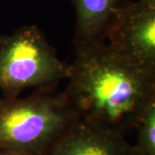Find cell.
Instances as JSON below:
<instances>
[{
	"label": "cell",
	"mask_w": 155,
	"mask_h": 155,
	"mask_svg": "<svg viewBox=\"0 0 155 155\" xmlns=\"http://www.w3.org/2000/svg\"><path fill=\"white\" fill-rule=\"evenodd\" d=\"M0 155H20L15 153H11V152H8V151H2L0 150Z\"/></svg>",
	"instance_id": "cell-8"
},
{
	"label": "cell",
	"mask_w": 155,
	"mask_h": 155,
	"mask_svg": "<svg viewBox=\"0 0 155 155\" xmlns=\"http://www.w3.org/2000/svg\"><path fill=\"white\" fill-rule=\"evenodd\" d=\"M134 128L137 129V142L134 145L136 155H155V100L140 114Z\"/></svg>",
	"instance_id": "cell-7"
},
{
	"label": "cell",
	"mask_w": 155,
	"mask_h": 155,
	"mask_svg": "<svg viewBox=\"0 0 155 155\" xmlns=\"http://www.w3.org/2000/svg\"><path fill=\"white\" fill-rule=\"evenodd\" d=\"M64 91L80 120L124 134L155 100V69L137 65L106 42L75 51Z\"/></svg>",
	"instance_id": "cell-1"
},
{
	"label": "cell",
	"mask_w": 155,
	"mask_h": 155,
	"mask_svg": "<svg viewBox=\"0 0 155 155\" xmlns=\"http://www.w3.org/2000/svg\"><path fill=\"white\" fill-rule=\"evenodd\" d=\"M69 73L70 65L58 58L36 25H26L0 37V91L4 97H18L28 88L54 89Z\"/></svg>",
	"instance_id": "cell-3"
},
{
	"label": "cell",
	"mask_w": 155,
	"mask_h": 155,
	"mask_svg": "<svg viewBox=\"0 0 155 155\" xmlns=\"http://www.w3.org/2000/svg\"><path fill=\"white\" fill-rule=\"evenodd\" d=\"M106 40L128 61L155 69V1L125 0L114 12Z\"/></svg>",
	"instance_id": "cell-4"
},
{
	"label": "cell",
	"mask_w": 155,
	"mask_h": 155,
	"mask_svg": "<svg viewBox=\"0 0 155 155\" xmlns=\"http://www.w3.org/2000/svg\"><path fill=\"white\" fill-rule=\"evenodd\" d=\"M64 91L36 90L26 97L0 98V150L50 155L78 120Z\"/></svg>",
	"instance_id": "cell-2"
},
{
	"label": "cell",
	"mask_w": 155,
	"mask_h": 155,
	"mask_svg": "<svg viewBox=\"0 0 155 155\" xmlns=\"http://www.w3.org/2000/svg\"><path fill=\"white\" fill-rule=\"evenodd\" d=\"M152 1H155V0H152Z\"/></svg>",
	"instance_id": "cell-9"
},
{
	"label": "cell",
	"mask_w": 155,
	"mask_h": 155,
	"mask_svg": "<svg viewBox=\"0 0 155 155\" xmlns=\"http://www.w3.org/2000/svg\"><path fill=\"white\" fill-rule=\"evenodd\" d=\"M76 14L75 51L106 42L114 12L125 0H71Z\"/></svg>",
	"instance_id": "cell-6"
},
{
	"label": "cell",
	"mask_w": 155,
	"mask_h": 155,
	"mask_svg": "<svg viewBox=\"0 0 155 155\" xmlns=\"http://www.w3.org/2000/svg\"><path fill=\"white\" fill-rule=\"evenodd\" d=\"M50 155H136L124 134L78 119Z\"/></svg>",
	"instance_id": "cell-5"
}]
</instances>
